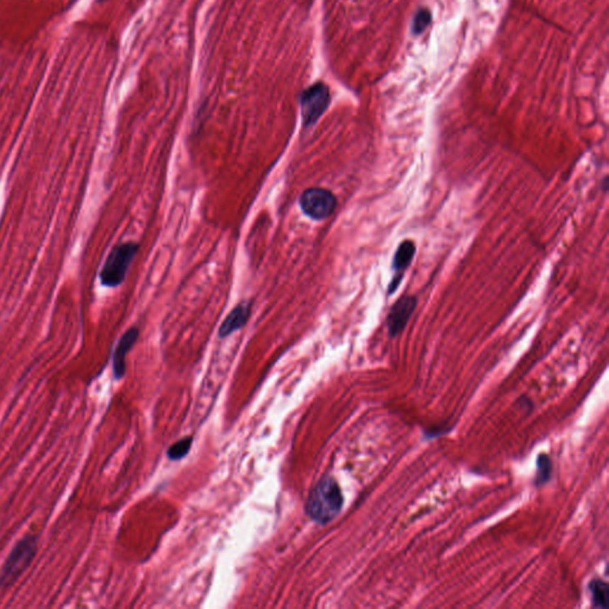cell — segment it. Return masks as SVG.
Masks as SVG:
<instances>
[{
    "mask_svg": "<svg viewBox=\"0 0 609 609\" xmlns=\"http://www.w3.org/2000/svg\"><path fill=\"white\" fill-rule=\"evenodd\" d=\"M343 495L333 477H325L312 489L307 500L306 510L312 520L328 524L340 513Z\"/></svg>",
    "mask_w": 609,
    "mask_h": 609,
    "instance_id": "obj_1",
    "label": "cell"
},
{
    "mask_svg": "<svg viewBox=\"0 0 609 609\" xmlns=\"http://www.w3.org/2000/svg\"><path fill=\"white\" fill-rule=\"evenodd\" d=\"M36 551L38 540L33 535H26L16 544L0 572V588L11 587L17 582L33 563Z\"/></svg>",
    "mask_w": 609,
    "mask_h": 609,
    "instance_id": "obj_2",
    "label": "cell"
},
{
    "mask_svg": "<svg viewBox=\"0 0 609 609\" xmlns=\"http://www.w3.org/2000/svg\"><path fill=\"white\" fill-rule=\"evenodd\" d=\"M140 245L133 242L116 245L104 264L100 280L106 287H118L125 280L130 264L135 259Z\"/></svg>",
    "mask_w": 609,
    "mask_h": 609,
    "instance_id": "obj_3",
    "label": "cell"
},
{
    "mask_svg": "<svg viewBox=\"0 0 609 609\" xmlns=\"http://www.w3.org/2000/svg\"><path fill=\"white\" fill-rule=\"evenodd\" d=\"M299 203L303 213L310 218L324 220L336 210L337 198L329 189L313 187L303 193Z\"/></svg>",
    "mask_w": 609,
    "mask_h": 609,
    "instance_id": "obj_4",
    "label": "cell"
},
{
    "mask_svg": "<svg viewBox=\"0 0 609 609\" xmlns=\"http://www.w3.org/2000/svg\"><path fill=\"white\" fill-rule=\"evenodd\" d=\"M330 89L325 84L317 82L311 86L300 98L303 125L311 126L318 122L329 107Z\"/></svg>",
    "mask_w": 609,
    "mask_h": 609,
    "instance_id": "obj_5",
    "label": "cell"
},
{
    "mask_svg": "<svg viewBox=\"0 0 609 609\" xmlns=\"http://www.w3.org/2000/svg\"><path fill=\"white\" fill-rule=\"evenodd\" d=\"M415 252H417V245L413 240H403V243H400L399 247H396V254L393 257V264H391L393 277L388 287L389 296L394 294L399 289L406 270L413 261Z\"/></svg>",
    "mask_w": 609,
    "mask_h": 609,
    "instance_id": "obj_6",
    "label": "cell"
},
{
    "mask_svg": "<svg viewBox=\"0 0 609 609\" xmlns=\"http://www.w3.org/2000/svg\"><path fill=\"white\" fill-rule=\"evenodd\" d=\"M417 305L418 300L415 296H406L391 306L387 317L388 331L391 337H396L403 333L417 308Z\"/></svg>",
    "mask_w": 609,
    "mask_h": 609,
    "instance_id": "obj_7",
    "label": "cell"
},
{
    "mask_svg": "<svg viewBox=\"0 0 609 609\" xmlns=\"http://www.w3.org/2000/svg\"><path fill=\"white\" fill-rule=\"evenodd\" d=\"M138 335H140V330L137 328H131L123 335L118 345L116 347L115 354H113V373L117 380H121L125 375L126 354L136 343Z\"/></svg>",
    "mask_w": 609,
    "mask_h": 609,
    "instance_id": "obj_8",
    "label": "cell"
},
{
    "mask_svg": "<svg viewBox=\"0 0 609 609\" xmlns=\"http://www.w3.org/2000/svg\"><path fill=\"white\" fill-rule=\"evenodd\" d=\"M250 314H252V303L250 301H243V303H238L231 311V313L226 317L225 320L220 326L219 337L225 338L237 330L242 329L249 320Z\"/></svg>",
    "mask_w": 609,
    "mask_h": 609,
    "instance_id": "obj_9",
    "label": "cell"
},
{
    "mask_svg": "<svg viewBox=\"0 0 609 609\" xmlns=\"http://www.w3.org/2000/svg\"><path fill=\"white\" fill-rule=\"evenodd\" d=\"M591 591L593 605L598 608H608L609 588L608 584L601 580L591 581L589 584Z\"/></svg>",
    "mask_w": 609,
    "mask_h": 609,
    "instance_id": "obj_10",
    "label": "cell"
},
{
    "mask_svg": "<svg viewBox=\"0 0 609 609\" xmlns=\"http://www.w3.org/2000/svg\"><path fill=\"white\" fill-rule=\"evenodd\" d=\"M552 463L547 454H540L537 461V476H535V486H543L550 480Z\"/></svg>",
    "mask_w": 609,
    "mask_h": 609,
    "instance_id": "obj_11",
    "label": "cell"
},
{
    "mask_svg": "<svg viewBox=\"0 0 609 609\" xmlns=\"http://www.w3.org/2000/svg\"><path fill=\"white\" fill-rule=\"evenodd\" d=\"M192 443L193 440L191 437L179 440V442L173 444V445L169 447V450L167 452L168 457H169L172 461L181 459V458L185 457L186 454H189V450H191V447H192Z\"/></svg>",
    "mask_w": 609,
    "mask_h": 609,
    "instance_id": "obj_12",
    "label": "cell"
},
{
    "mask_svg": "<svg viewBox=\"0 0 609 609\" xmlns=\"http://www.w3.org/2000/svg\"><path fill=\"white\" fill-rule=\"evenodd\" d=\"M431 23V13L426 9H421L417 12V15L414 17L413 24H412V31L415 35L421 33L424 31Z\"/></svg>",
    "mask_w": 609,
    "mask_h": 609,
    "instance_id": "obj_13",
    "label": "cell"
}]
</instances>
